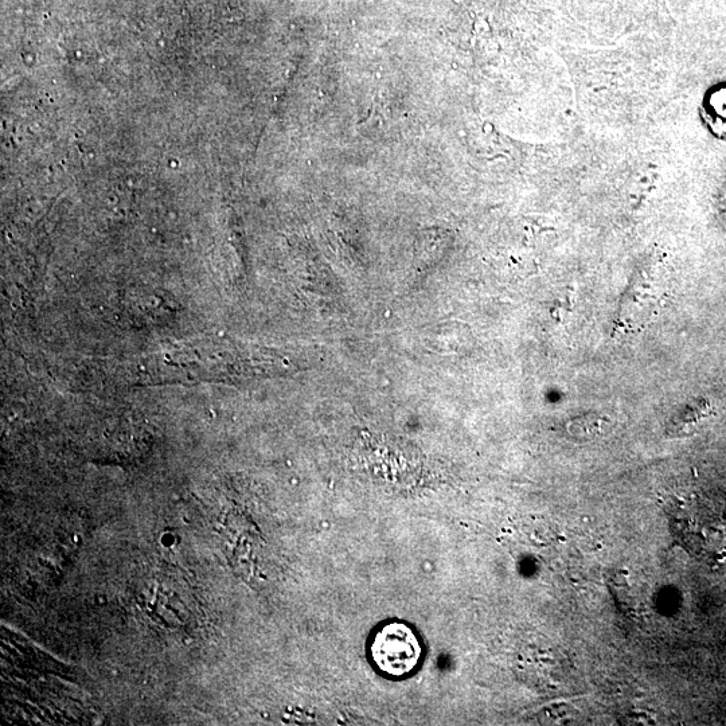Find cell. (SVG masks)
I'll return each instance as SVG.
<instances>
[{
	"label": "cell",
	"instance_id": "1",
	"mask_svg": "<svg viewBox=\"0 0 726 726\" xmlns=\"http://www.w3.org/2000/svg\"><path fill=\"white\" fill-rule=\"evenodd\" d=\"M667 515L674 536L696 556L712 557L725 548L726 514L705 499H679Z\"/></svg>",
	"mask_w": 726,
	"mask_h": 726
},
{
	"label": "cell",
	"instance_id": "2",
	"mask_svg": "<svg viewBox=\"0 0 726 726\" xmlns=\"http://www.w3.org/2000/svg\"><path fill=\"white\" fill-rule=\"evenodd\" d=\"M370 655L374 665L389 677H404L419 665L421 646L412 628L407 624L392 622L378 628L372 642Z\"/></svg>",
	"mask_w": 726,
	"mask_h": 726
},
{
	"label": "cell",
	"instance_id": "3",
	"mask_svg": "<svg viewBox=\"0 0 726 726\" xmlns=\"http://www.w3.org/2000/svg\"><path fill=\"white\" fill-rule=\"evenodd\" d=\"M709 405L704 401L686 405L679 409L669 423V433L673 436L688 435L696 425L700 424L709 415Z\"/></svg>",
	"mask_w": 726,
	"mask_h": 726
},
{
	"label": "cell",
	"instance_id": "4",
	"mask_svg": "<svg viewBox=\"0 0 726 726\" xmlns=\"http://www.w3.org/2000/svg\"><path fill=\"white\" fill-rule=\"evenodd\" d=\"M608 420L601 416H585L568 421L567 432L575 437H593L603 435Z\"/></svg>",
	"mask_w": 726,
	"mask_h": 726
}]
</instances>
